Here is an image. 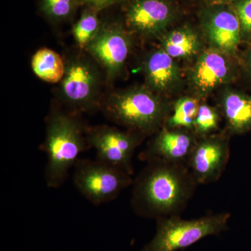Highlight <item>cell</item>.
Returning a JSON list of instances; mask_svg holds the SVG:
<instances>
[{"label": "cell", "mask_w": 251, "mask_h": 251, "mask_svg": "<svg viewBox=\"0 0 251 251\" xmlns=\"http://www.w3.org/2000/svg\"><path fill=\"white\" fill-rule=\"evenodd\" d=\"M200 105L196 97L179 98L173 105V113L168 117L165 126L168 128L193 130Z\"/></svg>", "instance_id": "obj_19"}, {"label": "cell", "mask_w": 251, "mask_h": 251, "mask_svg": "<svg viewBox=\"0 0 251 251\" xmlns=\"http://www.w3.org/2000/svg\"><path fill=\"white\" fill-rule=\"evenodd\" d=\"M99 110L126 129L147 136L164 126L171 108L162 96L144 85L108 92Z\"/></svg>", "instance_id": "obj_3"}, {"label": "cell", "mask_w": 251, "mask_h": 251, "mask_svg": "<svg viewBox=\"0 0 251 251\" xmlns=\"http://www.w3.org/2000/svg\"><path fill=\"white\" fill-rule=\"evenodd\" d=\"M139 158L147 162L159 161L186 165L197 143L198 136L193 130L164 126L154 134Z\"/></svg>", "instance_id": "obj_13"}, {"label": "cell", "mask_w": 251, "mask_h": 251, "mask_svg": "<svg viewBox=\"0 0 251 251\" xmlns=\"http://www.w3.org/2000/svg\"><path fill=\"white\" fill-rule=\"evenodd\" d=\"M79 7L76 0H41V12L52 23H65L74 17Z\"/></svg>", "instance_id": "obj_20"}, {"label": "cell", "mask_w": 251, "mask_h": 251, "mask_svg": "<svg viewBox=\"0 0 251 251\" xmlns=\"http://www.w3.org/2000/svg\"><path fill=\"white\" fill-rule=\"evenodd\" d=\"M244 63H245L248 72L251 75V43L249 47L248 48L247 50L246 51L245 54H244Z\"/></svg>", "instance_id": "obj_25"}, {"label": "cell", "mask_w": 251, "mask_h": 251, "mask_svg": "<svg viewBox=\"0 0 251 251\" xmlns=\"http://www.w3.org/2000/svg\"><path fill=\"white\" fill-rule=\"evenodd\" d=\"M132 34L120 21H103L85 50L103 69L108 85L121 78L132 49Z\"/></svg>", "instance_id": "obj_7"}, {"label": "cell", "mask_w": 251, "mask_h": 251, "mask_svg": "<svg viewBox=\"0 0 251 251\" xmlns=\"http://www.w3.org/2000/svg\"><path fill=\"white\" fill-rule=\"evenodd\" d=\"M220 117L216 109L207 104H201L195 120L193 131L198 137L211 135L219 128Z\"/></svg>", "instance_id": "obj_21"}, {"label": "cell", "mask_w": 251, "mask_h": 251, "mask_svg": "<svg viewBox=\"0 0 251 251\" xmlns=\"http://www.w3.org/2000/svg\"><path fill=\"white\" fill-rule=\"evenodd\" d=\"M200 21L211 48L230 57L236 53L242 36L239 18L231 5L204 6Z\"/></svg>", "instance_id": "obj_11"}, {"label": "cell", "mask_w": 251, "mask_h": 251, "mask_svg": "<svg viewBox=\"0 0 251 251\" xmlns=\"http://www.w3.org/2000/svg\"><path fill=\"white\" fill-rule=\"evenodd\" d=\"M204 6H218V5H231L236 0H202Z\"/></svg>", "instance_id": "obj_24"}, {"label": "cell", "mask_w": 251, "mask_h": 251, "mask_svg": "<svg viewBox=\"0 0 251 251\" xmlns=\"http://www.w3.org/2000/svg\"><path fill=\"white\" fill-rule=\"evenodd\" d=\"M229 158L227 135L198 137L188 167L198 185L212 184L224 174Z\"/></svg>", "instance_id": "obj_10"}, {"label": "cell", "mask_w": 251, "mask_h": 251, "mask_svg": "<svg viewBox=\"0 0 251 251\" xmlns=\"http://www.w3.org/2000/svg\"><path fill=\"white\" fill-rule=\"evenodd\" d=\"M133 186L132 209L157 221L181 216L198 184L188 166L153 161L147 163Z\"/></svg>", "instance_id": "obj_1"}, {"label": "cell", "mask_w": 251, "mask_h": 251, "mask_svg": "<svg viewBox=\"0 0 251 251\" xmlns=\"http://www.w3.org/2000/svg\"><path fill=\"white\" fill-rule=\"evenodd\" d=\"M145 137L138 132L108 125L87 126V142L95 150L97 159L130 175L133 174V154Z\"/></svg>", "instance_id": "obj_8"}, {"label": "cell", "mask_w": 251, "mask_h": 251, "mask_svg": "<svg viewBox=\"0 0 251 251\" xmlns=\"http://www.w3.org/2000/svg\"><path fill=\"white\" fill-rule=\"evenodd\" d=\"M239 18L242 41L251 43V0H236L232 4Z\"/></svg>", "instance_id": "obj_22"}, {"label": "cell", "mask_w": 251, "mask_h": 251, "mask_svg": "<svg viewBox=\"0 0 251 251\" xmlns=\"http://www.w3.org/2000/svg\"><path fill=\"white\" fill-rule=\"evenodd\" d=\"M145 85L158 95L171 92L179 85V66L161 48L153 49L145 56L142 64Z\"/></svg>", "instance_id": "obj_14"}, {"label": "cell", "mask_w": 251, "mask_h": 251, "mask_svg": "<svg viewBox=\"0 0 251 251\" xmlns=\"http://www.w3.org/2000/svg\"><path fill=\"white\" fill-rule=\"evenodd\" d=\"M74 185L95 205L116 199L122 191L133 184L132 175L98 159H80L74 167Z\"/></svg>", "instance_id": "obj_6"}, {"label": "cell", "mask_w": 251, "mask_h": 251, "mask_svg": "<svg viewBox=\"0 0 251 251\" xmlns=\"http://www.w3.org/2000/svg\"><path fill=\"white\" fill-rule=\"evenodd\" d=\"M80 17L72 28V34L77 49L85 50L91 41L98 34L103 21L99 17L100 11L83 7Z\"/></svg>", "instance_id": "obj_18"}, {"label": "cell", "mask_w": 251, "mask_h": 251, "mask_svg": "<svg viewBox=\"0 0 251 251\" xmlns=\"http://www.w3.org/2000/svg\"><path fill=\"white\" fill-rule=\"evenodd\" d=\"M160 48L174 59H190L201 54L202 42L196 32L183 26L165 32L161 36Z\"/></svg>", "instance_id": "obj_16"}, {"label": "cell", "mask_w": 251, "mask_h": 251, "mask_svg": "<svg viewBox=\"0 0 251 251\" xmlns=\"http://www.w3.org/2000/svg\"><path fill=\"white\" fill-rule=\"evenodd\" d=\"M221 105L229 133L239 135L251 131V96L226 91L221 97Z\"/></svg>", "instance_id": "obj_15"}, {"label": "cell", "mask_w": 251, "mask_h": 251, "mask_svg": "<svg viewBox=\"0 0 251 251\" xmlns=\"http://www.w3.org/2000/svg\"><path fill=\"white\" fill-rule=\"evenodd\" d=\"M31 69L36 76L49 83H59L65 72V61L55 51L42 48L31 57Z\"/></svg>", "instance_id": "obj_17"}, {"label": "cell", "mask_w": 251, "mask_h": 251, "mask_svg": "<svg viewBox=\"0 0 251 251\" xmlns=\"http://www.w3.org/2000/svg\"><path fill=\"white\" fill-rule=\"evenodd\" d=\"M79 116L60 106H54L46 118L44 150L47 158L45 179L48 187H60L79 156L90 148L87 126Z\"/></svg>", "instance_id": "obj_2"}, {"label": "cell", "mask_w": 251, "mask_h": 251, "mask_svg": "<svg viewBox=\"0 0 251 251\" xmlns=\"http://www.w3.org/2000/svg\"><path fill=\"white\" fill-rule=\"evenodd\" d=\"M230 214H209L196 219L181 216L157 220L154 237L140 251H176L186 249L203 238L218 235L227 229Z\"/></svg>", "instance_id": "obj_5"}, {"label": "cell", "mask_w": 251, "mask_h": 251, "mask_svg": "<svg viewBox=\"0 0 251 251\" xmlns=\"http://www.w3.org/2000/svg\"><path fill=\"white\" fill-rule=\"evenodd\" d=\"M65 72L58 87L59 101L67 111L80 115L100 110L108 85L103 69L86 52L77 49L66 55Z\"/></svg>", "instance_id": "obj_4"}, {"label": "cell", "mask_w": 251, "mask_h": 251, "mask_svg": "<svg viewBox=\"0 0 251 251\" xmlns=\"http://www.w3.org/2000/svg\"><path fill=\"white\" fill-rule=\"evenodd\" d=\"M230 56L210 48L199 54L190 73L189 82L196 98H204L235 77Z\"/></svg>", "instance_id": "obj_12"}, {"label": "cell", "mask_w": 251, "mask_h": 251, "mask_svg": "<svg viewBox=\"0 0 251 251\" xmlns=\"http://www.w3.org/2000/svg\"><path fill=\"white\" fill-rule=\"evenodd\" d=\"M129 0H76L79 7H90L99 11L119 4H125Z\"/></svg>", "instance_id": "obj_23"}, {"label": "cell", "mask_w": 251, "mask_h": 251, "mask_svg": "<svg viewBox=\"0 0 251 251\" xmlns=\"http://www.w3.org/2000/svg\"><path fill=\"white\" fill-rule=\"evenodd\" d=\"M176 15V6L170 0H129L125 3L124 23L132 35L161 37Z\"/></svg>", "instance_id": "obj_9"}]
</instances>
